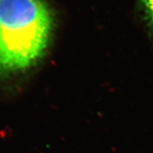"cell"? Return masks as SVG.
<instances>
[{
	"mask_svg": "<svg viewBox=\"0 0 153 153\" xmlns=\"http://www.w3.org/2000/svg\"><path fill=\"white\" fill-rule=\"evenodd\" d=\"M52 28L43 0H0V73L23 71L37 62Z\"/></svg>",
	"mask_w": 153,
	"mask_h": 153,
	"instance_id": "cell-1",
	"label": "cell"
},
{
	"mask_svg": "<svg viewBox=\"0 0 153 153\" xmlns=\"http://www.w3.org/2000/svg\"><path fill=\"white\" fill-rule=\"evenodd\" d=\"M144 19L148 27L153 31V0H139Z\"/></svg>",
	"mask_w": 153,
	"mask_h": 153,
	"instance_id": "cell-2",
	"label": "cell"
}]
</instances>
